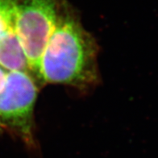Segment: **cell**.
Instances as JSON below:
<instances>
[{
  "instance_id": "1",
  "label": "cell",
  "mask_w": 158,
  "mask_h": 158,
  "mask_svg": "<svg viewBox=\"0 0 158 158\" xmlns=\"http://www.w3.org/2000/svg\"><path fill=\"white\" fill-rule=\"evenodd\" d=\"M98 79L95 40L64 2L42 53L39 81L86 88Z\"/></svg>"
},
{
  "instance_id": "2",
  "label": "cell",
  "mask_w": 158,
  "mask_h": 158,
  "mask_svg": "<svg viewBox=\"0 0 158 158\" xmlns=\"http://www.w3.org/2000/svg\"><path fill=\"white\" fill-rule=\"evenodd\" d=\"M64 0H16L15 31L27 57L28 69L39 81L40 58L54 29Z\"/></svg>"
},
{
  "instance_id": "3",
  "label": "cell",
  "mask_w": 158,
  "mask_h": 158,
  "mask_svg": "<svg viewBox=\"0 0 158 158\" xmlns=\"http://www.w3.org/2000/svg\"><path fill=\"white\" fill-rule=\"evenodd\" d=\"M37 92L35 80L29 73L13 71L7 73L0 93V130L11 131L30 150L36 148L33 114Z\"/></svg>"
},
{
  "instance_id": "4",
  "label": "cell",
  "mask_w": 158,
  "mask_h": 158,
  "mask_svg": "<svg viewBox=\"0 0 158 158\" xmlns=\"http://www.w3.org/2000/svg\"><path fill=\"white\" fill-rule=\"evenodd\" d=\"M0 66L7 72L21 71L30 73L24 50L15 30L0 40Z\"/></svg>"
},
{
  "instance_id": "5",
  "label": "cell",
  "mask_w": 158,
  "mask_h": 158,
  "mask_svg": "<svg viewBox=\"0 0 158 158\" xmlns=\"http://www.w3.org/2000/svg\"><path fill=\"white\" fill-rule=\"evenodd\" d=\"M16 0H0V40L15 30Z\"/></svg>"
},
{
  "instance_id": "6",
  "label": "cell",
  "mask_w": 158,
  "mask_h": 158,
  "mask_svg": "<svg viewBox=\"0 0 158 158\" xmlns=\"http://www.w3.org/2000/svg\"><path fill=\"white\" fill-rule=\"evenodd\" d=\"M8 72L5 70L2 67L0 66V93L3 90L6 82V77H7Z\"/></svg>"
}]
</instances>
